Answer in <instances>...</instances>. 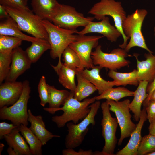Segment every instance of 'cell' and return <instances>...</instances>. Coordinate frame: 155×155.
Segmentation results:
<instances>
[{
  "instance_id": "6da1fadb",
  "label": "cell",
  "mask_w": 155,
  "mask_h": 155,
  "mask_svg": "<svg viewBox=\"0 0 155 155\" xmlns=\"http://www.w3.org/2000/svg\"><path fill=\"white\" fill-rule=\"evenodd\" d=\"M74 92L70 91L69 96L61 107L56 109L49 107L43 108L44 110L53 114L58 111H63L61 115L53 116L51 118L52 121L56 124L58 128L64 127L66 123L70 121L77 124L80 120L83 119L90 111L89 105L96 100L95 96L91 98H86L82 102L79 101L74 97Z\"/></svg>"
},
{
  "instance_id": "7a4b0ae2",
  "label": "cell",
  "mask_w": 155,
  "mask_h": 155,
  "mask_svg": "<svg viewBox=\"0 0 155 155\" xmlns=\"http://www.w3.org/2000/svg\"><path fill=\"white\" fill-rule=\"evenodd\" d=\"M9 16L17 24L20 29L33 37L48 40V36L42 19L30 9L5 7Z\"/></svg>"
},
{
  "instance_id": "3957f363",
  "label": "cell",
  "mask_w": 155,
  "mask_h": 155,
  "mask_svg": "<svg viewBox=\"0 0 155 155\" xmlns=\"http://www.w3.org/2000/svg\"><path fill=\"white\" fill-rule=\"evenodd\" d=\"M88 13L93 15L94 18L98 20H102L106 16L112 18L115 27L121 33L123 39V43L119 46L125 49L127 40L130 38L123 32L122 24L127 16L121 2L115 0H100L93 5Z\"/></svg>"
},
{
  "instance_id": "277c9868",
  "label": "cell",
  "mask_w": 155,
  "mask_h": 155,
  "mask_svg": "<svg viewBox=\"0 0 155 155\" xmlns=\"http://www.w3.org/2000/svg\"><path fill=\"white\" fill-rule=\"evenodd\" d=\"M42 22L48 34L51 57L54 59L58 58L59 61H61L63 51L77 37L78 35L73 34L77 33L78 31L61 28L47 20H42Z\"/></svg>"
},
{
  "instance_id": "5b68a950",
  "label": "cell",
  "mask_w": 155,
  "mask_h": 155,
  "mask_svg": "<svg viewBox=\"0 0 155 155\" xmlns=\"http://www.w3.org/2000/svg\"><path fill=\"white\" fill-rule=\"evenodd\" d=\"M147 13L146 9H137L132 14L128 15L123 21V32L130 38L124 49L127 52L132 48L138 46L145 49L149 53H153L148 47L141 30L143 21Z\"/></svg>"
},
{
  "instance_id": "8992f818",
  "label": "cell",
  "mask_w": 155,
  "mask_h": 155,
  "mask_svg": "<svg viewBox=\"0 0 155 155\" xmlns=\"http://www.w3.org/2000/svg\"><path fill=\"white\" fill-rule=\"evenodd\" d=\"M23 84L22 92L18 100L10 106H4L0 108V119L10 121L18 127L21 124L26 126L28 124L27 104L31 89L28 80H24Z\"/></svg>"
},
{
  "instance_id": "52a82bcc",
  "label": "cell",
  "mask_w": 155,
  "mask_h": 155,
  "mask_svg": "<svg viewBox=\"0 0 155 155\" xmlns=\"http://www.w3.org/2000/svg\"><path fill=\"white\" fill-rule=\"evenodd\" d=\"M100 104V101L97 100L89 106L90 110L89 113L79 123L75 124L73 122L67 123L68 133L65 138L66 148L73 149L82 144L88 131L89 125L91 124L94 125L96 124L94 118Z\"/></svg>"
},
{
  "instance_id": "ba28073f",
  "label": "cell",
  "mask_w": 155,
  "mask_h": 155,
  "mask_svg": "<svg viewBox=\"0 0 155 155\" xmlns=\"http://www.w3.org/2000/svg\"><path fill=\"white\" fill-rule=\"evenodd\" d=\"M127 53L124 49L118 48L113 50L110 53H105L102 51L101 46L99 45L92 52L91 57L94 65L115 71L128 66L130 63V61L125 59L131 56Z\"/></svg>"
},
{
  "instance_id": "9c48e42d",
  "label": "cell",
  "mask_w": 155,
  "mask_h": 155,
  "mask_svg": "<svg viewBox=\"0 0 155 155\" xmlns=\"http://www.w3.org/2000/svg\"><path fill=\"white\" fill-rule=\"evenodd\" d=\"M101 107L102 114L101 121L102 135L105 144L100 155H113L117 140L116 133L118 125L117 119L112 117L110 113L109 105L106 102L102 103Z\"/></svg>"
},
{
  "instance_id": "30bf717a",
  "label": "cell",
  "mask_w": 155,
  "mask_h": 155,
  "mask_svg": "<svg viewBox=\"0 0 155 155\" xmlns=\"http://www.w3.org/2000/svg\"><path fill=\"white\" fill-rule=\"evenodd\" d=\"M109 105V110L114 112L116 117L121 130V135L118 145H121L123 140L130 136L135 130L137 124L131 120V115L129 108L130 100L126 99L116 102L112 100H106Z\"/></svg>"
},
{
  "instance_id": "8fae6325",
  "label": "cell",
  "mask_w": 155,
  "mask_h": 155,
  "mask_svg": "<svg viewBox=\"0 0 155 155\" xmlns=\"http://www.w3.org/2000/svg\"><path fill=\"white\" fill-rule=\"evenodd\" d=\"M94 18V17H85L83 14L77 11L74 7L61 4L59 11L51 22L61 28L76 30L79 26L85 27Z\"/></svg>"
},
{
  "instance_id": "7c38bea8",
  "label": "cell",
  "mask_w": 155,
  "mask_h": 155,
  "mask_svg": "<svg viewBox=\"0 0 155 155\" xmlns=\"http://www.w3.org/2000/svg\"><path fill=\"white\" fill-rule=\"evenodd\" d=\"M103 37L78 34L76 39L69 45L77 53L84 68H92L94 66L91 57L92 51L98 45L99 40Z\"/></svg>"
},
{
  "instance_id": "4fadbf2b",
  "label": "cell",
  "mask_w": 155,
  "mask_h": 155,
  "mask_svg": "<svg viewBox=\"0 0 155 155\" xmlns=\"http://www.w3.org/2000/svg\"><path fill=\"white\" fill-rule=\"evenodd\" d=\"M90 33L101 34L111 42H116L117 38L122 36L121 33L115 26L111 24L109 18L106 16L100 22H90L82 30L78 31L77 34L79 35H85Z\"/></svg>"
},
{
  "instance_id": "5bb4252c",
  "label": "cell",
  "mask_w": 155,
  "mask_h": 155,
  "mask_svg": "<svg viewBox=\"0 0 155 155\" xmlns=\"http://www.w3.org/2000/svg\"><path fill=\"white\" fill-rule=\"evenodd\" d=\"M32 63L25 51L20 46L14 49L10 70L5 80L16 81L20 75L30 68Z\"/></svg>"
},
{
  "instance_id": "9a60e30c",
  "label": "cell",
  "mask_w": 155,
  "mask_h": 155,
  "mask_svg": "<svg viewBox=\"0 0 155 155\" xmlns=\"http://www.w3.org/2000/svg\"><path fill=\"white\" fill-rule=\"evenodd\" d=\"M23 90V82L5 81L0 86V108L14 104L20 96Z\"/></svg>"
},
{
  "instance_id": "2e32d148",
  "label": "cell",
  "mask_w": 155,
  "mask_h": 155,
  "mask_svg": "<svg viewBox=\"0 0 155 155\" xmlns=\"http://www.w3.org/2000/svg\"><path fill=\"white\" fill-rule=\"evenodd\" d=\"M147 119L145 108L141 110L140 118L136 127L130 135L127 144L122 149L117 152L116 155H137V150L142 137L141 131L144 122Z\"/></svg>"
},
{
  "instance_id": "e0dca14e",
  "label": "cell",
  "mask_w": 155,
  "mask_h": 155,
  "mask_svg": "<svg viewBox=\"0 0 155 155\" xmlns=\"http://www.w3.org/2000/svg\"><path fill=\"white\" fill-rule=\"evenodd\" d=\"M34 13L42 20L51 22L58 13L61 4L57 0H31Z\"/></svg>"
},
{
  "instance_id": "ac0fdd59",
  "label": "cell",
  "mask_w": 155,
  "mask_h": 155,
  "mask_svg": "<svg viewBox=\"0 0 155 155\" xmlns=\"http://www.w3.org/2000/svg\"><path fill=\"white\" fill-rule=\"evenodd\" d=\"M139 54L134 53L137 62V77L139 81L146 80L149 83L151 82L155 77V55L152 53L144 54L145 60H138Z\"/></svg>"
},
{
  "instance_id": "d6986e66",
  "label": "cell",
  "mask_w": 155,
  "mask_h": 155,
  "mask_svg": "<svg viewBox=\"0 0 155 155\" xmlns=\"http://www.w3.org/2000/svg\"><path fill=\"white\" fill-rule=\"evenodd\" d=\"M28 121L31 124L29 128L42 142L43 146L53 137H59V135H53L45 127L42 117L34 115L30 109L28 110Z\"/></svg>"
},
{
  "instance_id": "ffe728a7",
  "label": "cell",
  "mask_w": 155,
  "mask_h": 155,
  "mask_svg": "<svg viewBox=\"0 0 155 155\" xmlns=\"http://www.w3.org/2000/svg\"><path fill=\"white\" fill-rule=\"evenodd\" d=\"M0 35L10 36L31 42L40 40L42 39L28 36L22 32L16 21L10 16L1 20Z\"/></svg>"
},
{
  "instance_id": "44dd1931",
  "label": "cell",
  "mask_w": 155,
  "mask_h": 155,
  "mask_svg": "<svg viewBox=\"0 0 155 155\" xmlns=\"http://www.w3.org/2000/svg\"><path fill=\"white\" fill-rule=\"evenodd\" d=\"M90 70L85 68L80 72L86 78L95 86L100 95L108 89L115 86V81H107L103 79L99 74L102 69L100 66H94Z\"/></svg>"
},
{
  "instance_id": "7402d4cb",
  "label": "cell",
  "mask_w": 155,
  "mask_h": 155,
  "mask_svg": "<svg viewBox=\"0 0 155 155\" xmlns=\"http://www.w3.org/2000/svg\"><path fill=\"white\" fill-rule=\"evenodd\" d=\"M51 66L58 76L59 82L65 88L74 92L77 86L75 77L78 72L65 65L61 61H58L57 65Z\"/></svg>"
},
{
  "instance_id": "603a6c76",
  "label": "cell",
  "mask_w": 155,
  "mask_h": 155,
  "mask_svg": "<svg viewBox=\"0 0 155 155\" xmlns=\"http://www.w3.org/2000/svg\"><path fill=\"white\" fill-rule=\"evenodd\" d=\"M148 83L146 80L139 81L137 88L134 91L133 99L129 105V108L133 113L134 119L136 122H138L140 119L141 106L148 96L147 88Z\"/></svg>"
},
{
  "instance_id": "cb8c5ba5",
  "label": "cell",
  "mask_w": 155,
  "mask_h": 155,
  "mask_svg": "<svg viewBox=\"0 0 155 155\" xmlns=\"http://www.w3.org/2000/svg\"><path fill=\"white\" fill-rule=\"evenodd\" d=\"M20 132L18 127L9 134L5 135L4 138L8 145L12 148L18 155H32L27 142Z\"/></svg>"
},
{
  "instance_id": "d4e9b609",
  "label": "cell",
  "mask_w": 155,
  "mask_h": 155,
  "mask_svg": "<svg viewBox=\"0 0 155 155\" xmlns=\"http://www.w3.org/2000/svg\"><path fill=\"white\" fill-rule=\"evenodd\" d=\"M78 85L74 92V97L79 101L86 99L97 90L92 84L84 77L80 72L76 75Z\"/></svg>"
},
{
  "instance_id": "484cf974",
  "label": "cell",
  "mask_w": 155,
  "mask_h": 155,
  "mask_svg": "<svg viewBox=\"0 0 155 155\" xmlns=\"http://www.w3.org/2000/svg\"><path fill=\"white\" fill-rule=\"evenodd\" d=\"M108 76L113 80L115 86H126L128 85L137 86L139 81L137 79V70L134 69L132 71L126 73L116 72L110 70L108 73Z\"/></svg>"
},
{
  "instance_id": "4316f807",
  "label": "cell",
  "mask_w": 155,
  "mask_h": 155,
  "mask_svg": "<svg viewBox=\"0 0 155 155\" xmlns=\"http://www.w3.org/2000/svg\"><path fill=\"white\" fill-rule=\"evenodd\" d=\"M18 127L20 132L29 144L32 155H42L43 145L41 142L27 126L21 124Z\"/></svg>"
},
{
  "instance_id": "83f0119b",
  "label": "cell",
  "mask_w": 155,
  "mask_h": 155,
  "mask_svg": "<svg viewBox=\"0 0 155 155\" xmlns=\"http://www.w3.org/2000/svg\"><path fill=\"white\" fill-rule=\"evenodd\" d=\"M51 49V46L48 40L41 39L32 42L31 45L26 49L25 52L31 62H37L43 53Z\"/></svg>"
},
{
  "instance_id": "f1b7e54d",
  "label": "cell",
  "mask_w": 155,
  "mask_h": 155,
  "mask_svg": "<svg viewBox=\"0 0 155 155\" xmlns=\"http://www.w3.org/2000/svg\"><path fill=\"white\" fill-rule=\"evenodd\" d=\"M49 98V108L56 109L63 105L70 94V92L65 90H59L53 86L48 84Z\"/></svg>"
},
{
  "instance_id": "f546056e",
  "label": "cell",
  "mask_w": 155,
  "mask_h": 155,
  "mask_svg": "<svg viewBox=\"0 0 155 155\" xmlns=\"http://www.w3.org/2000/svg\"><path fill=\"white\" fill-rule=\"evenodd\" d=\"M134 91H130L125 87H112L106 90L99 95L96 96V100H99L106 99L118 102L123 98L134 96Z\"/></svg>"
},
{
  "instance_id": "4dcf8cb0",
  "label": "cell",
  "mask_w": 155,
  "mask_h": 155,
  "mask_svg": "<svg viewBox=\"0 0 155 155\" xmlns=\"http://www.w3.org/2000/svg\"><path fill=\"white\" fill-rule=\"evenodd\" d=\"M62 55L63 64L67 67L76 71L78 73L84 69L78 55L69 46L64 50Z\"/></svg>"
},
{
  "instance_id": "1f68e13d",
  "label": "cell",
  "mask_w": 155,
  "mask_h": 155,
  "mask_svg": "<svg viewBox=\"0 0 155 155\" xmlns=\"http://www.w3.org/2000/svg\"><path fill=\"white\" fill-rule=\"evenodd\" d=\"M13 50L0 51V84L2 83L9 72Z\"/></svg>"
},
{
  "instance_id": "d6a6232c",
  "label": "cell",
  "mask_w": 155,
  "mask_h": 155,
  "mask_svg": "<svg viewBox=\"0 0 155 155\" xmlns=\"http://www.w3.org/2000/svg\"><path fill=\"white\" fill-rule=\"evenodd\" d=\"M155 151V136L152 134L144 136L142 138L137 150L138 155H146Z\"/></svg>"
},
{
  "instance_id": "836d02e7",
  "label": "cell",
  "mask_w": 155,
  "mask_h": 155,
  "mask_svg": "<svg viewBox=\"0 0 155 155\" xmlns=\"http://www.w3.org/2000/svg\"><path fill=\"white\" fill-rule=\"evenodd\" d=\"M22 41L15 37L0 35V51L13 50L20 46Z\"/></svg>"
},
{
  "instance_id": "e575fe53",
  "label": "cell",
  "mask_w": 155,
  "mask_h": 155,
  "mask_svg": "<svg viewBox=\"0 0 155 155\" xmlns=\"http://www.w3.org/2000/svg\"><path fill=\"white\" fill-rule=\"evenodd\" d=\"M38 91L40 100V105L44 107L48 103L49 94L48 84L45 76H41L38 86Z\"/></svg>"
},
{
  "instance_id": "d590c367",
  "label": "cell",
  "mask_w": 155,
  "mask_h": 155,
  "mask_svg": "<svg viewBox=\"0 0 155 155\" xmlns=\"http://www.w3.org/2000/svg\"><path fill=\"white\" fill-rule=\"evenodd\" d=\"M25 0H0V4L5 7L30 9Z\"/></svg>"
},
{
  "instance_id": "8d00e7d4",
  "label": "cell",
  "mask_w": 155,
  "mask_h": 155,
  "mask_svg": "<svg viewBox=\"0 0 155 155\" xmlns=\"http://www.w3.org/2000/svg\"><path fill=\"white\" fill-rule=\"evenodd\" d=\"M147 114V119L150 123L155 117V100H150L146 103H143Z\"/></svg>"
},
{
  "instance_id": "74e56055",
  "label": "cell",
  "mask_w": 155,
  "mask_h": 155,
  "mask_svg": "<svg viewBox=\"0 0 155 155\" xmlns=\"http://www.w3.org/2000/svg\"><path fill=\"white\" fill-rule=\"evenodd\" d=\"M18 126L13 123L9 124L5 122L0 123V139L4 138V136L9 134L12 131Z\"/></svg>"
},
{
  "instance_id": "f35d334b",
  "label": "cell",
  "mask_w": 155,
  "mask_h": 155,
  "mask_svg": "<svg viewBox=\"0 0 155 155\" xmlns=\"http://www.w3.org/2000/svg\"><path fill=\"white\" fill-rule=\"evenodd\" d=\"M62 154L63 155H93V152L92 150H84L80 149L78 151L76 152L73 148H66L63 150Z\"/></svg>"
},
{
  "instance_id": "ab89813d",
  "label": "cell",
  "mask_w": 155,
  "mask_h": 155,
  "mask_svg": "<svg viewBox=\"0 0 155 155\" xmlns=\"http://www.w3.org/2000/svg\"><path fill=\"white\" fill-rule=\"evenodd\" d=\"M155 89V77L152 81L148 84L147 88V92L148 94L147 98L143 102V103H146L148 102L151 94L154 90Z\"/></svg>"
},
{
  "instance_id": "60d3db41",
  "label": "cell",
  "mask_w": 155,
  "mask_h": 155,
  "mask_svg": "<svg viewBox=\"0 0 155 155\" xmlns=\"http://www.w3.org/2000/svg\"><path fill=\"white\" fill-rule=\"evenodd\" d=\"M9 14L6 10L5 7L0 4V18L3 19L9 16Z\"/></svg>"
},
{
  "instance_id": "b9f144b4",
  "label": "cell",
  "mask_w": 155,
  "mask_h": 155,
  "mask_svg": "<svg viewBox=\"0 0 155 155\" xmlns=\"http://www.w3.org/2000/svg\"><path fill=\"white\" fill-rule=\"evenodd\" d=\"M150 123L148 127L149 133L155 136V117Z\"/></svg>"
},
{
  "instance_id": "7bdbcfd3",
  "label": "cell",
  "mask_w": 155,
  "mask_h": 155,
  "mask_svg": "<svg viewBox=\"0 0 155 155\" xmlns=\"http://www.w3.org/2000/svg\"><path fill=\"white\" fill-rule=\"evenodd\" d=\"M7 152L9 155H18V153L11 147L9 146L7 149Z\"/></svg>"
},
{
  "instance_id": "ee69618b",
  "label": "cell",
  "mask_w": 155,
  "mask_h": 155,
  "mask_svg": "<svg viewBox=\"0 0 155 155\" xmlns=\"http://www.w3.org/2000/svg\"><path fill=\"white\" fill-rule=\"evenodd\" d=\"M155 100V89L151 94L149 100Z\"/></svg>"
},
{
  "instance_id": "f6af8a7d",
  "label": "cell",
  "mask_w": 155,
  "mask_h": 155,
  "mask_svg": "<svg viewBox=\"0 0 155 155\" xmlns=\"http://www.w3.org/2000/svg\"><path fill=\"white\" fill-rule=\"evenodd\" d=\"M5 145L4 144L2 143H0V155L1 154V152L3 149Z\"/></svg>"
},
{
  "instance_id": "bcb514c9",
  "label": "cell",
  "mask_w": 155,
  "mask_h": 155,
  "mask_svg": "<svg viewBox=\"0 0 155 155\" xmlns=\"http://www.w3.org/2000/svg\"><path fill=\"white\" fill-rule=\"evenodd\" d=\"M146 155H155V151L149 153Z\"/></svg>"
},
{
  "instance_id": "7dc6e473",
  "label": "cell",
  "mask_w": 155,
  "mask_h": 155,
  "mask_svg": "<svg viewBox=\"0 0 155 155\" xmlns=\"http://www.w3.org/2000/svg\"><path fill=\"white\" fill-rule=\"evenodd\" d=\"M154 35L155 36V27L154 28Z\"/></svg>"
},
{
  "instance_id": "c3c4849f",
  "label": "cell",
  "mask_w": 155,
  "mask_h": 155,
  "mask_svg": "<svg viewBox=\"0 0 155 155\" xmlns=\"http://www.w3.org/2000/svg\"><path fill=\"white\" fill-rule=\"evenodd\" d=\"M25 1H26V2L27 3L28 0H25Z\"/></svg>"
}]
</instances>
